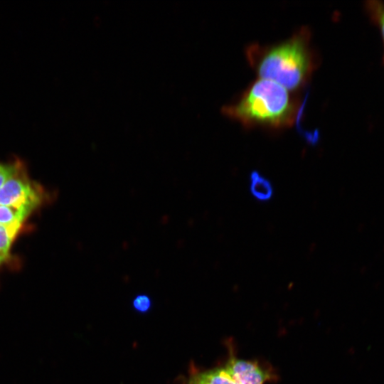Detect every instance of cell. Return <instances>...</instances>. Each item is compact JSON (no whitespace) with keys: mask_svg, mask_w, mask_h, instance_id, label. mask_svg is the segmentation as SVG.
I'll use <instances>...</instances> for the list:
<instances>
[{"mask_svg":"<svg viewBox=\"0 0 384 384\" xmlns=\"http://www.w3.org/2000/svg\"><path fill=\"white\" fill-rule=\"evenodd\" d=\"M245 55L258 78L274 81L293 92L309 83L319 65L307 26L277 43H250Z\"/></svg>","mask_w":384,"mask_h":384,"instance_id":"obj_1","label":"cell"},{"mask_svg":"<svg viewBox=\"0 0 384 384\" xmlns=\"http://www.w3.org/2000/svg\"><path fill=\"white\" fill-rule=\"evenodd\" d=\"M301 102L296 92L262 78L252 82L222 113L246 128L279 130L292 127L299 114Z\"/></svg>","mask_w":384,"mask_h":384,"instance_id":"obj_2","label":"cell"},{"mask_svg":"<svg viewBox=\"0 0 384 384\" xmlns=\"http://www.w3.org/2000/svg\"><path fill=\"white\" fill-rule=\"evenodd\" d=\"M41 193L24 174L23 167L0 188V205L31 213L41 201Z\"/></svg>","mask_w":384,"mask_h":384,"instance_id":"obj_3","label":"cell"},{"mask_svg":"<svg viewBox=\"0 0 384 384\" xmlns=\"http://www.w3.org/2000/svg\"><path fill=\"white\" fill-rule=\"evenodd\" d=\"M224 368L237 384H265L272 380V374L256 361L231 356Z\"/></svg>","mask_w":384,"mask_h":384,"instance_id":"obj_4","label":"cell"},{"mask_svg":"<svg viewBox=\"0 0 384 384\" xmlns=\"http://www.w3.org/2000/svg\"><path fill=\"white\" fill-rule=\"evenodd\" d=\"M188 382L193 384H237L224 367L193 372Z\"/></svg>","mask_w":384,"mask_h":384,"instance_id":"obj_5","label":"cell"},{"mask_svg":"<svg viewBox=\"0 0 384 384\" xmlns=\"http://www.w3.org/2000/svg\"><path fill=\"white\" fill-rule=\"evenodd\" d=\"M250 191L252 196L260 201L271 199L274 193L271 182L257 171L250 174Z\"/></svg>","mask_w":384,"mask_h":384,"instance_id":"obj_6","label":"cell"},{"mask_svg":"<svg viewBox=\"0 0 384 384\" xmlns=\"http://www.w3.org/2000/svg\"><path fill=\"white\" fill-rule=\"evenodd\" d=\"M29 213L24 210L0 205V225L19 229Z\"/></svg>","mask_w":384,"mask_h":384,"instance_id":"obj_7","label":"cell"},{"mask_svg":"<svg viewBox=\"0 0 384 384\" xmlns=\"http://www.w3.org/2000/svg\"><path fill=\"white\" fill-rule=\"evenodd\" d=\"M19 229L0 225V254L8 257L11 242Z\"/></svg>","mask_w":384,"mask_h":384,"instance_id":"obj_8","label":"cell"},{"mask_svg":"<svg viewBox=\"0 0 384 384\" xmlns=\"http://www.w3.org/2000/svg\"><path fill=\"white\" fill-rule=\"evenodd\" d=\"M366 6L370 16L379 25L384 39V4L380 1H370Z\"/></svg>","mask_w":384,"mask_h":384,"instance_id":"obj_9","label":"cell"},{"mask_svg":"<svg viewBox=\"0 0 384 384\" xmlns=\"http://www.w3.org/2000/svg\"><path fill=\"white\" fill-rule=\"evenodd\" d=\"M134 311L138 314H144L149 313L153 306L151 298L145 294L136 295L132 302Z\"/></svg>","mask_w":384,"mask_h":384,"instance_id":"obj_10","label":"cell"},{"mask_svg":"<svg viewBox=\"0 0 384 384\" xmlns=\"http://www.w3.org/2000/svg\"><path fill=\"white\" fill-rule=\"evenodd\" d=\"M21 168L22 164L18 161L9 164L0 162V188Z\"/></svg>","mask_w":384,"mask_h":384,"instance_id":"obj_11","label":"cell"},{"mask_svg":"<svg viewBox=\"0 0 384 384\" xmlns=\"http://www.w3.org/2000/svg\"><path fill=\"white\" fill-rule=\"evenodd\" d=\"M7 257L0 254V265L6 260Z\"/></svg>","mask_w":384,"mask_h":384,"instance_id":"obj_12","label":"cell"},{"mask_svg":"<svg viewBox=\"0 0 384 384\" xmlns=\"http://www.w3.org/2000/svg\"><path fill=\"white\" fill-rule=\"evenodd\" d=\"M188 384H193V383H190V382H188Z\"/></svg>","mask_w":384,"mask_h":384,"instance_id":"obj_13","label":"cell"}]
</instances>
